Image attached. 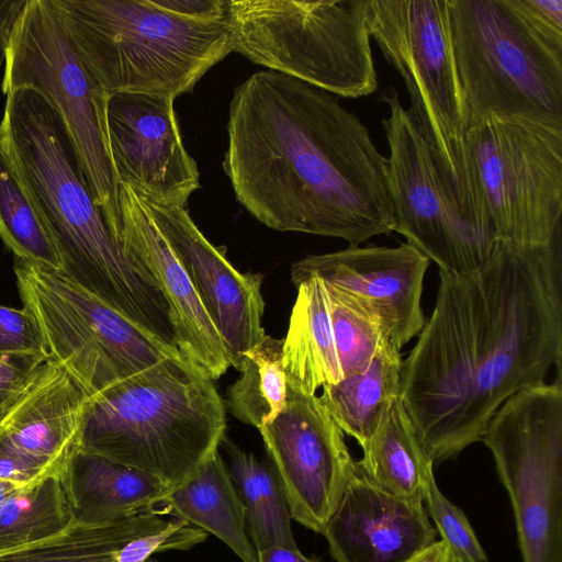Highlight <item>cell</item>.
<instances>
[{
  "mask_svg": "<svg viewBox=\"0 0 562 562\" xmlns=\"http://www.w3.org/2000/svg\"><path fill=\"white\" fill-rule=\"evenodd\" d=\"M436 304L402 360L400 401L430 459L482 440L498 407L562 358L561 237L496 241L476 270L439 271Z\"/></svg>",
  "mask_w": 562,
  "mask_h": 562,
  "instance_id": "1",
  "label": "cell"
},
{
  "mask_svg": "<svg viewBox=\"0 0 562 562\" xmlns=\"http://www.w3.org/2000/svg\"><path fill=\"white\" fill-rule=\"evenodd\" d=\"M227 138L236 199L267 227L350 246L394 232L386 158L335 95L257 71L234 89Z\"/></svg>",
  "mask_w": 562,
  "mask_h": 562,
  "instance_id": "2",
  "label": "cell"
},
{
  "mask_svg": "<svg viewBox=\"0 0 562 562\" xmlns=\"http://www.w3.org/2000/svg\"><path fill=\"white\" fill-rule=\"evenodd\" d=\"M0 146L48 225L63 262L60 272L156 339L176 347L164 294L111 234L64 122L42 94L21 89L5 95Z\"/></svg>",
  "mask_w": 562,
  "mask_h": 562,
  "instance_id": "3",
  "label": "cell"
},
{
  "mask_svg": "<svg viewBox=\"0 0 562 562\" xmlns=\"http://www.w3.org/2000/svg\"><path fill=\"white\" fill-rule=\"evenodd\" d=\"M225 429L213 381L173 356L89 397L78 451L142 470L175 488L218 451Z\"/></svg>",
  "mask_w": 562,
  "mask_h": 562,
  "instance_id": "4",
  "label": "cell"
},
{
  "mask_svg": "<svg viewBox=\"0 0 562 562\" xmlns=\"http://www.w3.org/2000/svg\"><path fill=\"white\" fill-rule=\"evenodd\" d=\"M79 55L110 94L176 99L234 49L226 19L187 12L182 0H53Z\"/></svg>",
  "mask_w": 562,
  "mask_h": 562,
  "instance_id": "5",
  "label": "cell"
},
{
  "mask_svg": "<svg viewBox=\"0 0 562 562\" xmlns=\"http://www.w3.org/2000/svg\"><path fill=\"white\" fill-rule=\"evenodd\" d=\"M370 37L402 77L408 110L462 214L493 238L468 144L447 0H367Z\"/></svg>",
  "mask_w": 562,
  "mask_h": 562,
  "instance_id": "6",
  "label": "cell"
},
{
  "mask_svg": "<svg viewBox=\"0 0 562 562\" xmlns=\"http://www.w3.org/2000/svg\"><path fill=\"white\" fill-rule=\"evenodd\" d=\"M468 130L487 116L562 122V44L516 0H447Z\"/></svg>",
  "mask_w": 562,
  "mask_h": 562,
  "instance_id": "7",
  "label": "cell"
},
{
  "mask_svg": "<svg viewBox=\"0 0 562 562\" xmlns=\"http://www.w3.org/2000/svg\"><path fill=\"white\" fill-rule=\"evenodd\" d=\"M234 49L333 95L378 89L367 0H228Z\"/></svg>",
  "mask_w": 562,
  "mask_h": 562,
  "instance_id": "8",
  "label": "cell"
},
{
  "mask_svg": "<svg viewBox=\"0 0 562 562\" xmlns=\"http://www.w3.org/2000/svg\"><path fill=\"white\" fill-rule=\"evenodd\" d=\"M0 89L4 95L34 90L56 110L115 238L120 209L106 132L109 93L79 55L53 0H25L7 40Z\"/></svg>",
  "mask_w": 562,
  "mask_h": 562,
  "instance_id": "9",
  "label": "cell"
},
{
  "mask_svg": "<svg viewBox=\"0 0 562 562\" xmlns=\"http://www.w3.org/2000/svg\"><path fill=\"white\" fill-rule=\"evenodd\" d=\"M14 273L45 359L61 368L88 398L168 357L181 356L60 271L16 260Z\"/></svg>",
  "mask_w": 562,
  "mask_h": 562,
  "instance_id": "10",
  "label": "cell"
},
{
  "mask_svg": "<svg viewBox=\"0 0 562 562\" xmlns=\"http://www.w3.org/2000/svg\"><path fill=\"white\" fill-rule=\"evenodd\" d=\"M468 144L495 241L548 246L562 229V122L487 116Z\"/></svg>",
  "mask_w": 562,
  "mask_h": 562,
  "instance_id": "11",
  "label": "cell"
},
{
  "mask_svg": "<svg viewBox=\"0 0 562 562\" xmlns=\"http://www.w3.org/2000/svg\"><path fill=\"white\" fill-rule=\"evenodd\" d=\"M481 441L509 495L522 561L562 562L561 379L508 397Z\"/></svg>",
  "mask_w": 562,
  "mask_h": 562,
  "instance_id": "12",
  "label": "cell"
},
{
  "mask_svg": "<svg viewBox=\"0 0 562 562\" xmlns=\"http://www.w3.org/2000/svg\"><path fill=\"white\" fill-rule=\"evenodd\" d=\"M390 115L382 120L389 143V193L394 231L439 271L465 274L479 269L496 241L462 214L448 193L428 147L396 91L383 95Z\"/></svg>",
  "mask_w": 562,
  "mask_h": 562,
  "instance_id": "13",
  "label": "cell"
},
{
  "mask_svg": "<svg viewBox=\"0 0 562 562\" xmlns=\"http://www.w3.org/2000/svg\"><path fill=\"white\" fill-rule=\"evenodd\" d=\"M259 431L292 519L322 533L356 467L345 434L319 396L289 386L283 411Z\"/></svg>",
  "mask_w": 562,
  "mask_h": 562,
  "instance_id": "14",
  "label": "cell"
},
{
  "mask_svg": "<svg viewBox=\"0 0 562 562\" xmlns=\"http://www.w3.org/2000/svg\"><path fill=\"white\" fill-rule=\"evenodd\" d=\"M173 101L138 92L108 97V142L117 184L130 186L150 205L184 206L200 188L199 169L183 145Z\"/></svg>",
  "mask_w": 562,
  "mask_h": 562,
  "instance_id": "15",
  "label": "cell"
},
{
  "mask_svg": "<svg viewBox=\"0 0 562 562\" xmlns=\"http://www.w3.org/2000/svg\"><path fill=\"white\" fill-rule=\"evenodd\" d=\"M429 265L430 260L408 243L396 247L349 246L294 262L291 277L294 285L316 277L368 304L401 350L425 325L422 296Z\"/></svg>",
  "mask_w": 562,
  "mask_h": 562,
  "instance_id": "16",
  "label": "cell"
},
{
  "mask_svg": "<svg viewBox=\"0 0 562 562\" xmlns=\"http://www.w3.org/2000/svg\"><path fill=\"white\" fill-rule=\"evenodd\" d=\"M143 203L187 272L221 336L231 366L238 369L244 353L266 335L262 277L238 271L224 249L202 234L184 206Z\"/></svg>",
  "mask_w": 562,
  "mask_h": 562,
  "instance_id": "17",
  "label": "cell"
},
{
  "mask_svg": "<svg viewBox=\"0 0 562 562\" xmlns=\"http://www.w3.org/2000/svg\"><path fill=\"white\" fill-rule=\"evenodd\" d=\"M117 196V244L132 261L151 277L164 294L181 356L212 381L218 379L231 362L221 336L187 272L133 189L119 184Z\"/></svg>",
  "mask_w": 562,
  "mask_h": 562,
  "instance_id": "18",
  "label": "cell"
},
{
  "mask_svg": "<svg viewBox=\"0 0 562 562\" xmlns=\"http://www.w3.org/2000/svg\"><path fill=\"white\" fill-rule=\"evenodd\" d=\"M322 533L336 562H408L435 542L424 501L374 485L358 462Z\"/></svg>",
  "mask_w": 562,
  "mask_h": 562,
  "instance_id": "19",
  "label": "cell"
},
{
  "mask_svg": "<svg viewBox=\"0 0 562 562\" xmlns=\"http://www.w3.org/2000/svg\"><path fill=\"white\" fill-rule=\"evenodd\" d=\"M87 401L83 390L46 360L0 417V443L61 476L79 449Z\"/></svg>",
  "mask_w": 562,
  "mask_h": 562,
  "instance_id": "20",
  "label": "cell"
},
{
  "mask_svg": "<svg viewBox=\"0 0 562 562\" xmlns=\"http://www.w3.org/2000/svg\"><path fill=\"white\" fill-rule=\"evenodd\" d=\"M75 518L104 522L162 505L171 487L142 470L77 451L60 476Z\"/></svg>",
  "mask_w": 562,
  "mask_h": 562,
  "instance_id": "21",
  "label": "cell"
},
{
  "mask_svg": "<svg viewBox=\"0 0 562 562\" xmlns=\"http://www.w3.org/2000/svg\"><path fill=\"white\" fill-rule=\"evenodd\" d=\"M296 299L282 345L288 386L315 395L319 387L338 383L341 373L324 282L310 277L295 285Z\"/></svg>",
  "mask_w": 562,
  "mask_h": 562,
  "instance_id": "22",
  "label": "cell"
},
{
  "mask_svg": "<svg viewBox=\"0 0 562 562\" xmlns=\"http://www.w3.org/2000/svg\"><path fill=\"white\" fill-rule=\"evenodd\" d=\"M162 505L176 518L217 537L241 562H257L244 505L218 451L172 488Z\"/></svg>",
  "mask_w": 562,
  "mask_h": 562,
  "instance_id": "23",
  "label": "cell"
},
{
  "mask_svg": "<svg viewBox=\"0 0 562 562\" xmlns=\"http://www.w3.org/2000/svg\"><path fill=\"white\" fill-rule=\"evenodd\" d=\"M402 360L401 350L386 337L364 372L322 387V403L362 449L400 397Z\"/></svg>",
  "mask_w": 562,
  "mask_h": 562,
  "instance_id": "24",
  "label": "cell"
},
{
  "mask_svg": "<svg viewBox=\"0 0 562 562\" xmlns=\"http://www.w3.org/2000/svg\"><path fill=\"white\" fill-rule=\"evenodd\" d=\"M166 513L155 508L104 522L74 518L49 537L0 551V562H117L128 542L168 526L171 519L162 517Z\"/></svg>",
  "mask_w": 562,
  "mask_h": 562,
  "instance_id": "25",
  "label": "cell"
},
{
  "mask_svg": "<svg viewBox=\"0 0 562 562\" xmlns=\"http://www.w3.org/2000/svg\"><path fill=\"white\" fill-rule=\"evenodd\" d=\"M362 451L358 465L374 485L395 496L424 501V487L435 463L400 397Z\"/></svg>",
  "mask_w": 562,
  "mask_h": 562,
  "instance_id": "26",
  "label": "cell"
},
{
  "mask_svg": "<svg viewBox=\"0 0 562 562\" xmlns=\"http://www.w3.org/2000/svg\"><path fill=\"white\" fill-rule=\"evenodd\" d=\"M229 475L245 509L247 532L256 551L296 548L291 513L281 483L269 462L259 461L224 438Z\"/></svg>",
  "mask_w": 562,
  "mask_h": 562,
  "instance_id": "27",
  "label": "cell"
},
{
  "mask_svg": "<svg viewBox=\"0 0 562 562\" xmlns=\"http://www.w3.org/2000/svg\"><path fill=\"white\" fill-rule=\"evenodd\" d=\"M0 238L16 260L61 271L63 262L48 225L1 146Z\"/></svg>",
  "mask_w": 562,
  "mask_h": 562,
  "instance_id": "28",
  "label": "cell"
},
{
  "mask_svg": "<svg viewBox=\"0 0 562 562\" xmlns=\"http://www.w3.org/2000/svg\"><path fill=\"white\" fill-rule=\"evenodd\" d=\"M283 339L265 337L241 358L240 376L231 386L228 406L240 422L258 429L284 408L288 381L282 363Z\"/></svg>",
  "mask_w": 562,
  "mask_h": 562,
  "instance_id": "29",
  "label": "cell"
},
{
  "mask_svg": "<svg viewBox=\"0 0 562 562\" xmlns=\"http://www.w3.org/2000/svg\"><path fill=\"white\" fill-rule=\"evenodd\" d=\"M74 518L60 476L47 475L14 494L0 509V551L49 537Z\"/></svg>",
  "mask_w": 562,
  "mask_h": 562,
  "instance_id": "30",
  "label": "cell"
},
{
  "mask_svg": "<svg viewBox=\"0 0 562 562\" xmlns=\"http://www.w3.org/2000/svg\"><path fill=\"white\" fill-rule=\"evenodd\" d=\"M325 286L342 376L360 374L368 369L387 337L383 323L368 304L333 286Z\"/></svg>",
  "mask_w": 562,
  "mask_h": 562,
  "instance_id": "31",
  "label": "cell"
},
{
  "mask_svg": "<svg viewBox=\"0 0 562 562\" xmlns=\"http://www.w3.org/2000/svg\"><path fill=\"white\" fill-rule=\"evenodd\" d=\"M424 502L450 553L462 562H485L486 554L463 512L438 488L434 474L424 487Z\"/></svg>",
  "mask_w": 562,
  "mask_h": 562,
  "instance_id": "32",
  "label": "cell"
},
{
  "mask_svg": "<svg viewBox=\"0 0 562 562\" xmlns=\"http://www.w3.org/2000/svg\"><path fill=\"white\" fill-rule=\"evenodd\" d=\"M43 355L42 340L33 316L24 308L0 305V356Z\"/></svg>",
  "mask_w": 562,
  "mask_h": 562,
  "instance_id": "33",
  "label": "cell"
},
{
  "mask_svg": "<svg viewBox=\"0 0 562 562\" xmlns=\"http://www.w3.org/2000/svg\"><path fill=\"white\" fill-rule=\"evenodd\" d=\"M44 361L46 359L41 353L0 356V417Z\"/></svg>",
  "mask_w": 562,
  "mask_h": 562,
  "instance_id": "34",
  "label": "cell"
},
{
  "mask_svg": "<svg viewBox=\"0 0 562 562\" xmlns=\"http://www.w3.org/2000/svg\"><path fill=\"white\" fill-rule=\"evenodd\" d=\"M517 3L537 29L562 44V0H517Z\"/></svg>",
  "mask_w": 562,
  "mask_h": 562,
  "instance_id": "35",
  "label": "cell"
},
{
  "mask_svg": "<svg viewBox=\"0 0 562 562\" xmlns=\"http://www.w3.org/2000/svg\"><path fill=\"white\" fill-rule=\"evenodd\" d=\"M50 474L46 469L0 443V479L20 483L33 484Z\"/></svg>",
  "mask_w": 562,
  "mask_h": 562,
  "instance_id": "36",
  "label": "cell"
},
{
  "mask_svg": "<svg viewBox=\"0 0 562 562\" xmlns=\"http://www.w3.org/2000/svg\"><path fill=\"white\" fill-rule=\"evenodd\" d=\"M24 2L25 0H0V87L4 65V50L7 40Z\"/></svg>",
  "mask_w": 562,
  "mask_h": 562,
  "instance_id": "37",
  "label": "cell"
},
{
  "mask_svg": "<svg viewBox=\"0 0 562 562\" xmlns=\"http://www.w3.org/2000/svg\"><path fill=\"white\" fill-rule=\"evenodd\" d=\"M257 562H318V560L304 555L297 547H271L257 551Z\"/></svg>",
  "mask_w": 562,
  "mask_h": 562,
  "instance_id": "38",
  "label": "cell"
},
{
  "mask_svg": "<svg viewBox=\"0 0 562 562\" xmlns=\"http://www.w3.org/2000/svg\"><path fill=\"white\" fill-rule=\"evenodd\" d=\"M408 562H449V549L441 540L435 541Z\"/></svg>",
  "mask_w": 562,
  "mask_h": 562,
  "instance_id": "39",
  "label": "cell"
},
{
  "mask_svg": "<svg viewBox=\"0 0 562 562\" xmlns=\"http://www.w3.org/2000/svg\"><path fill=\"white\" fill-rule=\"evenodd\" d=\"M29 485L0 479V509L14 494Z\"/></svg>",
  "mask_w": 562,
  "mask_h": 562,
  "instance_id": "40",
  "label": "cell"
},
{
  "mask_svg": "<svg viewBox=\"0 0 562 562\" xmlns=\"http://www.w3.org/2000/svg\"><path fill=\"white\" fill-rule=\"evenodd\" d=\"M449 562H462L449 551Z\"/></svg>",
  "mask_w": 562,
  "mask_h": 562,
  "instance_id": "41",
  "label": "cell"
}]
</instances>
